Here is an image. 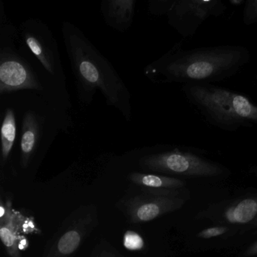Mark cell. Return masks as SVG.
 I'll list each match as a JSON object with an SVG mask.
<instances>
[{
	"mask_svg": "<svg viewBox=\"0 0 257 257\" xmlns=\"http://www.w3.org/2000/svg\"><path fill=\"white\" fill-rule=\"evenodd\" d=\"M0 211H1V213H0V217H3L5 213V209L4 208H3V206L0 207Z\"/></svg>",
	"mask_w": 257,
	"mask_h": 257,
	"instance_id": "21",
	"label": "cell"
},
{
	"mask_svg": "<svg viewBox=\"0 0 257 257\" xmlns=\"http://www.w3.org/2000/svg\"><path fill=\"white\" fill-rule=\"evenodd\" d=\"M80 242L78 232L70 231L63 235L58 243V249L63 254H69L75 251Z\"/></svg>",
	"mask_w": 257,
	"mask_h": 257,
	"instance_id": "14",
	"label": "cell"
},
{
	"mask_svg": "<svg viewBox=\"0 0 257 257\" xmlns=\"http://www.w3.org/2000/svg\"><path fill=\"white\" fill-rule=\"evenodd\" d=\"M21 43L32 53L44 69L54 75L59 64L57 41L48 24L39 18H30L18 27Z\"/></svg>",
	"mask_w": 257,
	"mask_h": 257,
	"instance_id": "7",
	"label": "cell"
},
{
	"mask_svg": "<svg viewBox=\"0 0 257 257\" xmlns=\"http://www.w3.org/2000/svg\"><path fill=\"white\" fill-rule=\"evenodd\" d=\"M137 0H101V12L105 24L115 31L126 33L135 16Z\"/></svg>",
	"mask_w": 257,
	"mask_h": 257,
	"instance_id": "9",
	"label": "cell"
},
{
	"mask_svg": "<svg viewBox=\"0 0 257 257\" xmlns=\"http://www.w3.org/2000/svg\"><path fill=\"white\" fill-rule=\"evenodd\" d=\"M0 237H1L2 241L6 247H11L14 244V236L12 232L7 228H2L0 229Z\"/></svg>",
	"mask_w": 257,
	"mask_h": 257,
	"instance_id": "18",
	"label": "cell"
},
{
	"mask_svg": "<svg viewBox=\"0 0 257 257\" xmlns=\"http://www.w3.org/2000/svg\"><path fill=\"white\" fill-rule=\"evenodd\" d=\"M124 244L128 250H140L143 247V241L138 234L129 231L125 233Z\"/></svg>",
	"mask_w": 257,
	"mask_h": 257,
	"instance_id": "17",
	"label": "cell"
},
{
	"mask_svg": "<svg viewBox=\"0 0 257 257\" xmlns=\"http://www.w3.org/2000/svg\"><path fill=\"white\" fill-rule=\"evenodd\" d=\"M175 0H147L148 11L152 16L166 15L175 4Z\"/></svg>",
	"mask_w": 257,
	"mask_h": 257,
	"instance_id": "15",
	"label": "cell"
},
{
	"mask_svg": "<svg viewBox=\"0 0 257 257\" xmlns=\"http://www.w3.org/2000/svg\"><path fill=\"white\" fill-rule=\"evenodd\" d=\"M226 9L223 0H175L165 16L169 25L187 39L193 37L208 18L220 17Z\"/></svg>",
	"mask_w": 257,
	"mask_h": 257,
	"instance_id": "6",
	"label": "cell"
},
{
	"mask_svg": "<svg viewBox=\"0 0 257 257\" xmlns=\"http://www.w3.org/2000/svg\"><path fill=\"white\" fill-rule=\"evenodd\" d=\"M61 31L81 100L90 102L99 90L107 105L117 108L130 120L129 91L113 65L75 24L63 21Z\"/></svg>",
	"mask_w": 257,
	"mask_h": 257,
	"instance_id": "2",
	"label": "cell"
},
{
	"mask_svg": "<svg viewBox=\"0 0 257 257\" xmlns=\"http://www.w3.org/2000/svg\"><path fill=\"white\" fill-rule=\"evenodd\" d=\"M243 22L247 26L257 24V0H246L243 12Z\"/></svg>",
	"mask_w": 257,
	"mask_h": 257,
	"instance_id": "16",
	"label": "cell"
},
{
	"mask_svg": "<svg viewBox=\"0 0 257 257\" xmlns=\"http://www.w3.org/2000/svg\"><path fill=\"white\" fill-rule=\"evenodd\" d=\"M199 221L233 225L257 234V190L217 201L196 214Z\"/></svg>",
	"mask_w": 257,
	"mask_h": 257,
	"instance_id": "5",
	"label": "cell"
},
{
	"mask_svg": "<svg viewBox=\"0 0 257 257\" xmlns=\"http://www.w3.org/2000/svg\"><path fill=\"white\" fill-rule=\"evenodd\" d=\"M182 90L205 121L226 132L257 126V104L238 92L211 83L184 84Z\"/></svg>",
	"mask_w": 257,
	"mask_h": 257,
	"instance_id": "3",
	"label": "cell"
},
{
	"mask_svg": "<svg viewBox=\"0 0 257 257\" xmlns=\"http://www.w3.org/2000/svg\"><path fill=\"white\" fill-rule=\"evenodd\" d=\"M133 184L164 191H189L187 180L153 173L133 172L128 176Z\"/></svg>",
	"mask_w": 257,
	"mask_h": 257,
	"instance_id": "11",
	"label": "cell"
},
{
	"mask_svg": "<svg viewBox=\"0 0 257 257\" xmlns=\"http://www.w3.org/2000/svg\"><path fill=\"white\" fill-rule=\"evenodd\" d=\"M40 136V123L37 116L27 111L24 116L21 140V164L27 169L36 154Z\"/></svg>",
	"mask_w": 257,
	"mask_h": 257,
	"instance_id": "10",
	"label": "cell"
},
{
	"mask_svg": "<svg viewBox=\"0 0 257 257\" xmlns=\"http://www.w3.org/2000/svg\"><path fill=\"white\" fill-rule=\"evenodd\" d=\"M229 1L231 5L235 6H240L244 3V0H229Z\"/></svg>",
	"mask_w": 257,
	"mask_h": 257,
	"instance_id": "20",
	"label": "cell"
},
{
	"mask_svg": "<svg viewBox=\"0 0 257 257\" xmlns=\"http://www.w3.org/2000/svg\"><path fill=\"white\" fill-rule=\"evenodd\" d=\"M16 120L12 108H8L5 113L1 128V165L7 163L16 138Z\"/></svg>",
	"mask_w": 257,
	"mask_h": 257,
	"instance_id": "12",
	"label": "cell"
},
{
	"mask_svg": "<svg viewBox=\"0 0 257 257\" xmlns=\"http://www.w3.org/2000/svg\"><path fill=\"white\" fill-rule=\"evenodd\" d=\"M256 233L233 225L211 223L190 234V246L202 250L226 249L228 250L256 236Z\"/></svg>",
	"mask_w": 257,
	"mask_h": 257,
	"instance_id": "8",
	"label": "cell"
},
{
	"mask_svg": "<svg viewBox=\"0 0 257 257\" xmlns=\"http://www.w3.org/2000/svg\"><path fill=\"white\" fill-rule=\"evenodd\" d=\"M208 151L191 146L170 147L144 156L140 160L143 170L181 179H229L232 171L208 157Z\"/></svg>",
	"mask_w": 257,
	"mask_h": 257,
	"instance_id": "4",
	"label": "cell"
},
{
	"mask_svg": "<svg viewBox=\"0 0 257 257\" xmlns=\"http://www.w3.org/2000/svg\"><path fill=\"white\" fill-rule=\"evenodd\" d=\"M228 251L227 257H257V235Z\"/></svg>",
	"mask_w": 257,
	"mask_h": 257,
	"instance_id": "13",
	"label": "cell"
},
{
	"mask_svg": "<svg viewBox=\"0 0 257 257\" xmlns=\"http://www.w3.org/2000/svg\"><path fill=\"white\" fill-rule=\"evenodd\" d=\"M248 170L252 175L257 178V165H250L249 166Z\"/></svg>",
	"mask_w": 257,
	"mask_h": 257,
	"instance_id": "19",
	"label": "cell"
},
{
	"mask_svg": "<svg viewBox=\"0 0 257 257\" xmlns=\"http://www.w3.org/2000/svg\"><path fill=\"white\" fill-rule=\"evenodd\" d=\"M251 54L241 45H217L183 49V42L148 65L145 75L154 82L216 83L235 76L248 64Z\"/></svg>",
	"mask_w": 257,
	"mask_h": 257,
	"instance_id": "1",
	"label": "cell"
}]
</instances>
